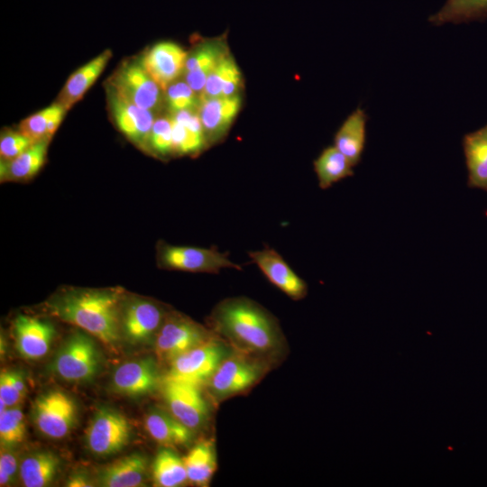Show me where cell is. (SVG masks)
I'll return each mask as SVG.
<instances>
[{
	"instance_id": "1",
	"label": "cell",
	"mask_w": 487,
	"mask_h": 487,
	"mask_svg": "<svg viewBox=\"0 0 487 487\" xmlns=\"http://www.w3.org/2000/svg\"><path fill=\"white\" fill-rule=\"evenodd\" d=\"M209 321L212 331L234 350L271 364L285 353V338L276 317L246 297L221 300Z\"/></svg>"
},
{
	"instance_id": "2",
	"label": "cell",
	"mask_w": 487,
	"mask_h": 487,
	"mask_svg": "<svg viewBox=\"0 0 487 487\" xmlns=\"http://www.w3.org/2000/svg\"><path fill=\"white\" fill-rule=\"evenodd\" d=\"M124 293L121 288H68L46 303L48 311L108 345L121 335V308Z\"/></svg>"
},
{
	"instance_id": "3",
	"label": "cell",
	"mask_w": 487,
	"mask_h": 487,
	"mask_svg": "<svg viewBox=\"0 0 487 487\" xmlns=\"http://www.w3.org/2000/svg\"><path fill=\"white\" fill-rule=\"evenodd\" d=\"M271 364L258 357L232 349L207 383L216 403L242 394L257 384Z\"/></svg>"
},
{
	"instance_id": "4",
	"label": "cell",
	"mask_w": 487,
	"mask_h": 487,
	"mask_svg": "<svg viewBox=\"0 0 487 487\" xmlns=\"http://www.w3.org/2000/svg\"><path fill=\"white\" fill-rule=\"evenodd\" d=\"M156 262L163 270L193 273L216 274L223 269L243 270L230 259L229 253L220 252L216 246L174 245L165 241L157 244Z\"/></svg>"
},
{
	"instance_id": "5",
	"label": "cell",
	"mask_w": 487,
	"mask_h": 487,
	"mask_svg": "<svg viewBox=\"0 0 487 487\" xmlns=\"http://www.w3.org/2000/svg\"><path fill=\"white\" fill-rule=\"evenodd\" d=\"M101 356L90 335H70L57 352L51 370L60 379L73 383L92 381L100 370Z\"/></svg>"
},
{
	"instance_id": "6",
	"label": "cell",
	"mask_w": 487,
	"mask_h": 487,
	"mask_svg": "<svg viewBox=\"0 0 487 487\" xmlns=\"http://www.w3.org/2000/svg\"><path fill=\"white\" fill-rule=\"evenodd\" d=\"M232 348L216 334L170 363L163 377L201 386L207 383Z\"/></svg>"
},
{
	"instance_id": "7",
	"label": "cell",
	"mask_w": 487,
	"mask_h": 487,
	"mask_svg": "<svg viewBox=\"0 0 487 487\" xmlns=\"http://www.w3.org/2000/svg\"><path fill=\"white\" fill-rule=\"evenodd\" d=\"M215 335L185 315L168 313L155 335V352L161 361L170 363Z\"/></svg>"
},
{
	"instance_id": "8",
	"label": "cell",
	"mask_w": 487,
	"mask_h": 487,
	"mask_svg": "<svg viewBox=\"0 0 487 487\" xmlns=\"http://www.w3.org/2000/svg\"><path fill=\"white\" fill-rule=\"evenodd\" d=\"M32 418L44 436L60 439L76 425L78 409L74 400L62 391L51 390L39 395L32 407Z\"/></svg>"
},
{
	"instance_id": "9",
	"label": "cell",
	"mask_w": 487,
	"mask_h": 487,
	"mask_svg": "<svg viewBox=\"0 0 487 487\" xmlns=\"http://www.w3.org/2000/svg\"><path fill=\"white\" fill-rule=\"evenodd\" d=\"M132 435L131 425L121 412L111 408L98 409L86 429V443L97 456H109L124 448Z\"/></svg>"
},
{
	"instance_id": "10",
	"label": "cell",
	"mask_w": 487,
	"mask_h": 487,
	"mask_svg": "<svg viewBox=\"0 0 487 487\" xmlns=\"http://www.w3.org/2000/svg\"><path fill=\"white\" fill-rule=\"evenodd\" d=\"M161 388L169 411L179 421L193 431L206 425L210 409L200 386L163 378Z\"/></svg>"
},
{
	"instance_id": "11",
	"label": "cell",
	"mask_w": 487,
	"mask_h": 487,
	"mask_svg": "<svg viewBox=\"0 0 487 487\" xmlns=\"http://www.w3.org/2000/svg\"><path fill=\"white\" fill-rule=\"evenodd\" d=\"M167 312L159 303L141 298H124L121 308V333L132 344H140L155 337Z\"/></svg>"
},
{
	"instance_id": "12",
	"label": "cell",
	"mask_w": 487,
	"mask_h": 487,
	"mask_svg": "<svg viewBox=\"0 0 487 487\" xmlns=\"http://www.w3.org/2000/svg\"><path fill=\"white\" fill-rule=\"evenodd\" d=\"M111 88L123 98L154 112L161 105V87L139 61L124 63L112 78Z\"/></svg>"
},
{
	"instance_id": "13",
	"label": "cell",
	"mask_w": 487,
	"mask_h": 487,
	"mask_svg": "<svg viewBox=\"0 0 487 487\" xmlns=\"http://www.w3.org/2000/svg\"><path fill=\"white\" fill-rule=\"evenodd\" d=\"M108 104L118 130L136 147L149 152V140L154 114L123 98L112 88L108 89Z\"/></svg>"
},
{
	"instance_id": "14",
	"label": "cell",
	"mask_w": 487,
	"mask_h": 487,
	"mask_svg": "<svg viewBox=\"0 0 487 487\" xmlns=\"http://www.w3.org/2000/svg\"><path fill=\"white\" fill-rule=\"evenodd\" d=\"M248 255L264 277L289 299L297 301L307 296L308 284L276 250L266 246Z\"/></svg>"
},
{
	"instance_id": "15",
	"label": "cell",
	"mask_w": 487,
	"mask_h": 487,
	"mask_svg": "<svg viewBox=\"0 0 487 487\" xmlns=\"http://www.w3.org/2000/svg\"><path fill=\"white\" fill-rule=\"evenodd\" d=\"M162 382L157 363L151 357L133 360L118 366L112 375L116 393L141 397L155 391Z\"/></svg>"
},
{
	"instance_id": "16",
	"label": "cell",
	"mask_w": 487,
	"mask_h": 487,
	"mask_svg": "<svg viewBox=\"0 0 487 487\" xmlns=\"http://www.w3.org/2000/svg\"><path fill=\"white\" fill-rule=\"evenodd\" d=\"M188 53L172 41H161L149 48L140 60L141 65L165 91L184 73Z\"/></svg>"
},
{
	"instance_id": "17",
	"label": "cell",
	"mask_w": 487,
	"mask_h": 487,
	"mask_svg": "<svg viewBox=\"0 0 487 487\" xmlns=\"http://www.w3.org/2000/svg\"><path fill=\"white\" fill-rule=\"evenodd\" d=\"M241 106L240 95L199 98L198 112L207 146L223 140L234 122Z\"/></svg>"
},
{
	"instance_id": "18",
	"label": "cell",
	"mask_w": 487,
	"mask_h": 487,
	"mask_svg": "<svg viewBox=\"0 0 487 487\" xmlns=\"http://www.w3.org/2000/svg\"><path fill=\"white\" fill-rule=\"evenodd\" d=\"M14 333L19 354L28 360H38L50 351L56 329L48 320L18 315L14 321Z\"/></svg>"
},
{
	"instance_id": "19",
	"label": "cell",
	"mask_w": 487,
	"mask_h": 487,
	"mask_svg": "<svg viewBox=\"0 0 487 487\" xmlns=\"http://www.w3.org/2000/svg\"><path fill=\"white\" fill-rule=\"evenodd\" d=\"M172 124L173 155H197L207 147L198 110L170 114Z\"/></svg>"
},
{
	"instance_id": "20",
	"label": "cell",
	"mask_w": 487,
	"mask_h": 487,
	"mask_svg": "<svg viewBox=\"0 0 487 487\" xmlns=\"http://www.w3.org/2000/svg\"><path fill=\"white\" fill-rule=\"evenodd\" d=\"M228 52L221 40L207 41L188 53L185 64V81L199 96L216 64Z\"/></svg>"
},
{
	"instance_id": "21",
	"label": "cell",
	"mask_w": 487,
	"mask_h": 487,
	"mask_svg": "<svg viewBox=\"0 0 487 487\" xmlns=\"http://www.w3.org/2000/svg\"><path fill=\"white\" fill-rule=\"evenodd\" d=\"M148 458L141 453L121 457L102 468L97 482L104 487H137L143 484L148 472Z\"/></svg>"
},
{
	"instance_id": "22",
	"label": "cell",
	"mask_w": 487,
	"mask_h": 487,
	"mask_svg": "<svg viewBox=\"0 0 487 487\" xmlns=\"http://www.w3.org/2000/svg\"><path fill=\"white\" fill-rule=\"evenodd\" d=\"M112 57L107 49L75 70L62 87L57 103L69 110L78 103L101 75Z\"/></svg>"
},
{
	"instance_id": "23",
	"label": "cell",
	"mask_w": 487,
	"mask_h": 487,
	"mask_svg": "<svg viewBox=\"0 0 487 487\" xmlns=\"http://www.w3.org/2000/svg\"><path fill=\"white\" fill-rule=\"evenodd\" d=\"M368 115L357 106L343 122L334 137L336 147L354 166L357 165L363 156L366 142V125Z\"/></svg>"
},
{
	"instance_id": "24",
	"label": "cell",
	"mask_w": 487,
	"mask_h": 487,
	"mask_svg": "<svg viewBox=\"0 0 487 487\" xmlns=\"http://www.w3.org/2000/svg\"><path fill=\"white\" fill-rule=\"evenodd\" d=\"M149 435L163 447L173 448L188 445L194 431L179 421L170 411L154 409L144 418Z\"/></svg>"
},
{
	"instance_id": "25",
	"label": "cell",
	"mask_w": 487,
	"mask_h": 487,
	"mask_svg": "<svg viewBox=\"0 0 487 487\" xmlns=\"http://www.w3.org/2000/svg\"><path fill=\"white\" fill-rule=\"evenodd\" d=\"M462 145L468 186L487 192V124L466 133L463 137Z\"/></svg>"
},
{
	"instance_id": "26",
	"label": "cell",
	"mask_w": 487,
	"mask_h": 487,
	"mask_svg": "<svg viewBox=\"0 0 487 487\" xmlns=\"http://www.w3.org/2000/svg\"><path fill=\"white\" fill-rule=\"evenodd\" d=\"M49 142L50 141L34 142L14 159L1 160V181L24 182L36 176L46 161Z\"/></svg>"
},
{
	"instance_id": "27",
	"label": "cell",
	"mask_w": 487,
	"mask_h": 487,
	"mask_svg": "<svg viewBox=\"0 0 487 487\" xmlns=\"http://www.w3.org/2000/svg\"><path fill=\"white\" fill-rule=\"evenodd\" d=\"M243 76L235 60L226 53L210 73L199 98L239 95Z\"/></svg>"
},
{
	"instance_id": "28",
	"label": "cell",
	"mask_w": 487,
	"mask_h": 487,
	"mask_svg": "<svg viewBox=\"0 0 487 487\" xmlns=\"http://www.w3.org/2000/svg\"><path fill=\"white\" fill-rule=\"evenodd\" d=\"M188 482L207 486L217 468L216 445L213 439H205L194 445L183 457Z\"/></svg>"
},
{
	"instance_id": "29",
	"label": "cell",
	"mask_w": 487,
	"mask_h": 487,
	"mask_svg": "<svg viewBox=\"0 0 487 487\" xmlns=\"http://www.w3.org/2000/svg\"><path fill=\"white\" fill-rule=\"evenodd\" d=\"M60 460L49 451L32 453L24 457L19 467L22 482L26 487H44L58 474Z\"/></svg>"
},
{
	"instance_id": "30",
	"label": "cell",
	"mask_w": 487,
	"mask_h": 487,
	"mask_svg": "<svg viewBox=\"0 0 487 487\" xmlns=\"http://www.w3.org/2000/svg\"><path fill=\"white\" fill-rule=\"evenodd\" d=\"M487 19V0H446L444 5L428 17L435 26L445 23H468Z\"/></svg>"
},
{
	"instance_id": "31",
	"label": "cell",
	"mask_w": 487,
	"mask_h": 487,
	"mask_svg": "<svg viewBox=\"0 0 487 487\" xmlns=\"http://www.w3.org/2000/svg\"><path fill=\"white\" fill-rule=\"evenodd\" d=\"M318 186L322 189L354 175L352 162L334 145L322 150L313 162Z\"/></svg>"
},
{
	"instance_id": "32",
	"label": "cell",
	"mask_w": 487,
	"mask_h": 487,
	"mask_svg": "<svg viewBox=\"0 0 487 487\" xmlns=\"http://www.w3.org/2000/svg\"><path fill=\"white\" fill-rule=\"evenodd\" d=\"M68 110L59 103L52 104L23 119L18 130L33 143L51 141Z\"/></svg>"
},
{
	"instance_id": "33",
	"label": "cell",
	"mask_w": 487,
	"mask_h": 487,
	"mask_svg": "<svg viewBox=\"0 0 487 487\" xmlns=\"http://www.w3.org/2000/svg\"><path fill=\"white\" fill-rule=\"evenodd\" d=\"M152 469L156 486L178 487L188 482L183 458L171 448L164 447L157 453Z\"/></svg>"
},
{
	"instance_id": "34",
	"label": "cell",
	"mask_w": 487,
	"mask_h": 487,
	"mask_svg": "<svg viewBox=\"0 0 487 487\" xmlns=\"http://www.w3.org/2000/svg\"><path fill=\"white\" fill-rule=\"evenodd\" d=\"M25 436V423L22 410L17 407L8 408L0 415L1 446L11 447L23 442Z\"/></svg>"
},
{
	"instance_id": "35",
	"label": "cell",
	"mask_w": 487,
	"mask_h": 487,
	"mask_svg": "<svg viewBox=\"0 0 487 487\" xmlns=\"http://www.w3.org/2000/svg\"><path fill=\"white\" fill-rule=\"evenodd\" d=\"M164 92L170 114L183 110H198L199 96L186 81H175Z\"/></svg>"
},
{
	"instance_id": "36",
	"label": "cell",
	"mask_w": 487,
	"mask_h": 487,
	"mask_svg": "<svg viewBox=\"0 0 487 487\" xmlns=\"http://www.w3.org/2000/svg\"><path fill=\"white\" fill-rule=\"evenodd\" d=\"M27 392L23 374L19 371H3L0 375V401L7 408L15 407L25 398Z\"/></svg>"
},
{
	"instance_id": "37",
	"label": "cell",
	"mask_w": 487,
	"mask_h": 487,
	"mask_svg": "<svg viewBox=\"0 0 487 487\" xmlns=\"http://www.w3.org/2000/svg\"><path fill=\"white\" fill-rule=\"evenodd\" d=\"M149 152L162 158L173 155L172 124L170 115L155 119L149 140Z\"/></svg>"
},
{
	"instance_id": "38",
	"label": "cell",
	"mask_w": 487,
	"mask_h": 487,
	"mask_svg": "<svg viewBox=\"0 0 487 487\" xmlns=\"http://www.w3.org/2000/svg\"><path fill=\"white\" fill-rule=\"evenodd\" d=\"M33 142L19 130H5L1 133L0 156L10 161L25 152Z\"/></svg>"
},
{
	"instance_id": "39",
	"label": "cell",
	"mask_w": 487,
	"mask_h": 487,
	"mask_svg": "<svg viewBox=\"0 0 487 487\" xmlns=\"http://www.w3.org/2000/svg\"><path fill=\"white\" fill-rule=\"evenodd\" d=\"M17 472V459L7 447L2 446L0 455V485L10 484Z\"/></svg>"
},
{
	"instance_id": "40",
	"label": "cell",
	"mask_w": 487,
	"mask_h": 487,
	"mask_svg": "<svg viewBox=\"0 0 487 487\" xmlns=\"http://www.w3.org/2000/svg\"><path fill=\"white\" fill-rule=\"evenodd\" d=\"M66 486L69 487H89L93 486L88 478L83 473H75L68 479Z\"/></svg>"
}]
</instances>
